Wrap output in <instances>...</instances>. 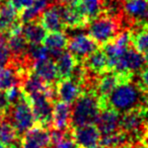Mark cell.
Instances as JSON below:
<instances>
[{
    "label": "cell",
    "mask_w": 148,
    "mask_h": 148,
    "mask_svg": "<svg viewBox=\"0 0 148 148\" xmlns=\"http://www.w3.org/2000/svg\"><path fill=\"white\" fill-rule=\"evenodd\" d=\"M101 110L112 108L125 114L129 111L142 108H148V91L142 87L137 79V75L116 86L110 95L103 101L99 99Z\"/></svg>",
    "instance_id": "cell-1"
},
{
    "label": "cell",
    "mask_w": 148,
    "mask_h": 148,
    "mask_svg": "<svg viewBox=\"0 0 148 148\" xmlns=\"http://www.w3.org/2000/svg\"><path fill=\"white\" fill-rule=\"evenodd\" d=\"M101 111L99 99L95 91H84L72 105L71 128L95 124Z\"/></svg>",
    "instance_id": "cell-2"
},
{
    "label": "cell",
    "mask_w": 148,
    "mask_h": 148,
    "mask_svg": "<svg viewBox=\"0 0 148 148\" xmlns=\"http://www.w3.org/2000/svg\"><path fill=\"white\" fill-rule=\"evenodd\" d=\"M88 35L99 47L114 40L122 31L123 21L105 12H101L88 23Z\"/></svg>",
    "instance_id": "cell-3"
},
{
    "label": "cell",
    "mask_w": 148,
    "mask_h": 148,
    "mask_svg": "<svg viewBox=\"0 0 148 148\" xmlns=\"http://www.w3.org/2000/svg\"><path fill=\"white\" fill-rule=\"evenodd\" d=\"M5 118L12 124L19 136L37 125L34 112L29 103V99L25 95L16 103L11 106L5 115Z\"/></svg>",
    "instance_id": "cell-4"
},
{
    "label": "cell",
    "mask_w": 148,
    "mask_h": 148,
    "mask_svg": "<svg viewBox=\"0 0 148 148\" xmlns=\"http://www.w3.org/2000/svg\"><path fill=\"white\" fill-rule=\"evenodd\" d=\"M148 126V108L136 109L122 114L121 130L131 139L132 143L141 142Z\"/></svg>",
    "instance_id": "cell-5"
},
{
    "label": "cell",
    "mask_w": 148,
    "mask_h": 148,
    "mask_svg": "<svg viewBox=\"0 0 148 148\" xmlns=\"http://www.w3.org/2000/svg\"><path fill=\"white\" fill-rule=\"evenodd\" d=\"M25 97L29 99L38 125L51 128L52 120H53L54 103L57 99L46 92H37L31 95H25Z\"/></svg>",
    "instance_id": "cell-6"
},
{
    "label": "cell",
    "mask_w": 148,
    "mask_h": 148,
    "mask_svg": "<svg viewBox=\"0 0 148 148\" xmlns=\"http://www.w3.org/2000/svg\"><path fill=\"white\" fill-rule=\"evenodd\" d=\"M146 66L145 56L130 46L123 55L114 63L110 70L126 75H137Z\"/></svg>",
    "instance_id": "cell-7"
},
{
    "label": "cell",
    "mask_w": 148,
    "mask_h": 148,
    "mask_svg": "<svg viewBox=\"0 0 148 148\" xmlns=\"http://www.w3.org/2000/svg\"><path fill=\"white\" fill-rule=\"evenodd\" d=\"M60 16L66 31H79L88 27V19L85 17L76 3L57 4Z\"/></svg>",
    "instance_id": "cell-8"
},
{
    "label": "cell",
    "mask_w": 148,
    "mask_h": 148,
    "mask_svg": "<svg viewBox=\"0 0 148 148\" xmlns=\"http://www.w3.org/2000/svg\"><path fill=\"white\" fill-rule=\"evenodd\" d=\"M99 48V46L97 42L88 34H84L82 32L73 34V36L68 38L67 49L78 62H82L89 54Z\"/></svg>",
    "instance_id": "cell-9"
},
{
    "label": "cell",
    "mask_w": 148,
    "mask_h": 148,
    "mask_svg": "<svg viewBox=\"0 0 148 148\" xmlns=\"http://www.w3.org/2000/svg\"><path fill=\"white\" fill-rule=\"evenodd\" d=\"M70 133L78 147L95 148L99 146L101 133L95 124L73 127L70 129Z\"/></svg>",
    "instance_id": "cell-10"
},
{
    "label": "cell",
    "mask_w": 148,
    "mask_h": 148,
    "mask_svg": "<svg viewBox=\"0 0 148 148\" xmlns=\"http://www.w3.org/2000/svg\"><path fill=\"white\" fill-rule=\"evenodd\" d=\"M135 75H126L121 74L114 70H108L107 72L99 75L95 83V93L97 95L101 101L106 99L110 93L116 88L118 84L128 79H131Z\"/></svg>",
    "instance_id": "cell-11"
},
{
    "label": "cell",
    "mask_w": 148,
    "mask_h": 148,
    "mask_svg": "<svg viewBox=\"0 0 148 148\" xmlns=\"http://www.w3.org/2000/svg\"><path fill=\"white\" fill-rule=\"evenodd\" d=\"M50 143V129L38 124L21 136V148H48Z\"/></svg>",
    "instance_id": "cell-12"
},
{
    "label": "cell",
    "mask_w": 148,
    "mask_h": 148,
    "mask_svg": "<svg viewBox=\"0 0 148 148\" xmlns=\"http://www.w3.org/2000/svg\"><path fill=\"white\" fill-rule=\"evenodd\" d=\"M130 46H131V41H130L129 29H123L115 39L101 46L109 59L110 69Z\"/></svg>",
    "instance_id": "cell-13"
},
{
    "label": "cell",
    "mask_w": 148,
    "mask_h": 148,
    "mask_svg": "<svg viewBox=\"0 0 148 148\" xmlns=\"http://www.w3.org/2000/svg\"><path fill=\"white\" fill-rule=\"evenodd\" d=\"M83 92V87L76 79L69 78L62 79L56 83V95L57 99L69 105H73L76 99Z\"/></svg>",
    "instance_id": "cell-14"
},
{
    "label": "cell",
    "mask_w": 148,
    "mask_h": 148,
    "mask_svg": "<svg viewBox=\"0 0 148 148\" xmlns=\"http://www.w3.org/2000/svg\"><path fill=\"white\" fill-rule=\"evenodd\" d=\"M29 70H25L15 62L10 61L5 67L0 68V89L7 90L15 85H19L23 78Z\"/></svg>",
    "instance_id": "cell-15"
},
{
    "label": "cell",
    "mask_w": 148,
    "mask_h": 148,
    "mask_svg": "<svg viewBox=\"0 0 148 148\" xmlns=\"http://www.w3.org/2000/svg\"><path fill=\"white\" fill-rule=\"evenodd\" d=\"M122 114L112 108H106L101 111L95 125L101 131V135L113 134L121 130Z\"/></svg>",
    "instance_id": "cell-16"
},
{
    "label": "cell",
    "mask_w": 148,
    "mask_h": 148,
    "mask_svg": "<svg viewBox=\"0 0 148 148\" xmlns=\"http://www.w3.org/2000/svg\"><path fill=\"white\" fill-rule=\"evenodd\" d=\"M71 113L72 105L59 99L55 101L51 128L63 132L69 131L71 129Z\"/></svg>",
    "instance_id": "cell-17"
},
{
    "label": "cell",
    "mask_w": 148,
    "mask_h": 148,
    "mask_svg": "<svg viewBox=\"0 0 148 148\" xmlns=\"http://www.w3.org/2000/svg\"><path fill=\"white\" fill-rule=\"evenodd\" d=\"M81 64L83 67L90 72L95 76H99L103 73L110 70L109 67V59L107 57V54L103 50V48H99L95 52L89 54Z\"/></svg>",
    "instance_id": "cell-18"
},
{
    "label": "cell",
    "mask_w": 148,
    "mask_h": 148,
    "mask_svg": "<svg viewBox=\"0 0 148 148\" xmlns=\"http://www.w3.org/2000/svg\"><path fill=\"white\" fill-rule=\"evenodd\" d=\"M42 44L49 51L50 57L56 60L67 48L68 36L65 32H49Z\"/></svg>",
    "instance_id": "cell-19"
},
{
    "label": "cell",
    "mask_w": 148,
    "mask_h": 148,
    "mask_svg": "<svg viewBox=\"0 0 148 148\" xmlns=\"http://www.w3.org/2000/svg\"><path fill=\"white\" fill-rule=\"evenodd\" d=\"M41 25L47 32H65V27L60 16L58 5L53 3L43 11L39 17Z\"/></svg>",
    "instance_id": "cell-20"
},
{
    "label": "cell",
    "mask_w": 148,
    "mask_h": 148,
    "mask_svg": "<svg viewBox=\"0 0 148 148\" xmlns=\"http://www.w3.org/2000/svg\"><path fill=\"white\" fill-rule=\"evenodd\" d=\"M21 21L18 11L9 0L0 3V33L7 35L11 27Z\"/></svg>",
    "instance_id": "cell-21"
},
{
    "label": "cell",
    "mask_w": 148,
    "mask_h": 148,
    "mask_svg": "<svg viewBox=\"0 0 148 148\" xmlns=\"http://www.w3.org/2000/svg\"><path fill=\"white\" fill-rule=\"evenodd\" d=\"M33 69L40 77H42L49 84L56 85V83L59 81L55 60L52 58H47V59L36 62L34 64Z\"/></svg>",
    "instance_id": "cell-22"
},
{
    "label": "cell",
    "mask_w": 148,
    "mask_h": 148,
    "mask_svg": "<svg viewBox=\"0 0 148 148\" xmlns=\"http://www.w3.org/2000/svg\"><path fill=\"white\" fill-rule=\"evenodd\" d=\"M131 46L143 55L148 54V23L134 25L129 29Z\"/></svg>",
    "instance_id": "cell-23"
},
{
    "label": "cell",
    "mask_w": 148,
    "mask_h": 148,
    "mask_svg": "<svg viewBox=\"0 0 148 148\" xmlns=\"http://www.w3.org/2000/svg\"><path fill=\"white\" fill-rule=\"evenodd\" d=\"M23 35L29 45H41L47 35V31L38 18L23 23Z\"/></svg>",
    "instance_id": "cell-24"
},
{
    "label": "cell",
    "mask_w": 148,
    "mask_h": 148,
    "mask_svg": "<svg viewBox=\"0 0 148 148\" xmlns=\"http://www.w3.org/2000/svg\"><path fill=\"white\" fill-rule=\"evenodd\" d=\"M57 68L58 78L59 80L71 77L74 69L78 64V61L69 51H64L57 59L55 60Z\"/></svg>",
    "instance_id": "cell-25"
},
{
    "label": "cell",
    "mask_w": 148,
    "mask_h": 148,
    "mask_svg": "<svg viewBox=\"0 0 148 148\" xmlns=\"http://www.w3.org/2000/svg\"><path fill=\"white\" fill-rule=\"evenodd\" d=\"M53 3V0H35L34 3L32 4V6H29L27 9L23 10L19 14L21 21L25 23H27V21L38 19L40 17V15L43 13V11Z\"/></svg>",
    "instance_id": "cell-26"
},
{
    "label": "cell",
    "mask_w": 148,
    "mask_h": 148,
    "mask_svg": "<svg viewBox=\"0 0 148 148\" xmlns=\"http://www.w3.org/2000/svg\"><path fill=\"white\" fill-rule=\"evenodd\" d=\"M0 141L7 147L21 144V136L6 118L0 124Z\"/></svg>",
    "instance_id": "cell-27"
},
{
    "label": "cell",
    "mask_w": 148,
    "mask_h": 148,
    "mask_svg": "<svg viewBox=\"0 0 148 148\" xmlns=\"http://www.w3.org/2000/svg\"><path fill=\"white\" fill-rule=\"evenodd\" d=\"M74 3L78 5L88 21H91L103 11L101 0H77Z\"/></svg>",
    "instance_id": "cell-28"
},
{
    "label": "cell",
    "mask_w": 148,
    "mask_h": 148,
    "mask_svg": "<svg viewBox=\"0 0 148 148\" xmlns=\"http://www.w3.org/2000/svg\"><path fill=\"white\" fill-rule=\"evenodd\" d=\"M48 148H78V146L73 140L69 130L65 132L59 139L52 141Z\"/></svg>",
    "instance_id": "cell-29"
},
{
    "label": "cell",
    "mask_w": 148,
    "mask_h": 148,
    "mask_svg": "<svg viewBox=\"0 0 148 148\" xmlns=\"http://www.w3.org/2000/svg\"><path fill=\"white\" fill-rule=\"evenodd\" d=\"M11 60V54L6 38L0 33V68L5 67Z\"/></svg>",
    "instance_id": "cell-30"
},
{
    "label": "cell",
    "mask_w": 148,
    "mask_h": 148,
    "mask_svg": "<svg viewBox=\"0 0 148 148\" xmlns=\"http://www.w3.org/2000/svg\"><path fill=\"white\" fill-rule=\"evenodd\" d=\"M6 93H7V97H8V99H9V101H10L11 106L16 103L23 95V90H21L19 85H15V86H12V87H10V88H8L6 90Z\"/></svg>",
    "instance_id": "cell-31"
},
{
    "label": "cell",
    "mask_w": 148,
    "mask_h": 148,
    "mask_svg": "<svg viewBox=\"0 0 148 148\" xmlns=\"http://www.w3.org/2000/svg\"><path fill=\"white\" fill-rule=\"evenodd\" d=\"M11 107V103L7 97L6 90H1L0 89V112L4 113L6 115V113L9 111Z\"/></svg>",
    "instance_id": "cell-32"
},
{
    "label": "cell",
    "mask_w": 148,
    "mask_h": 148,
    "mask_svg": "<svg viewBox=\"0 0 148 148\" xmlns=\"http://www.w3.org/2000/svg\"><path fill=\"white\" fill-rule=\"evenodd\" d=\"M9 1L12 3V5L15 7V9L21 14L23 10H25L29 6H32V4L34 3L35 0H9Z\"/></svg>",
    "instance_id": "cell-33"
},
{
    "label": "cell",
    "mask_w": 148,
    "mask_h": 148,
    "mask_svg": "<svg viewBox=\"0 0 148 148\" xmlns=\"http://www.w3.org/2000/svg\"><path fill=\"white\" fill-rule=\"evenodd\" d=\"M137 79L146 91H148V65H146L137 74Z\"/></svg>",
    "instance_id": "cell-34"
},
{
    "label": "cell",
    "mask_w": 148,
    "mask_h": 148,
    "mask_svg": "<svg viewBox=\"0 0 148 148\" xmlns=\"http://www.w3.org/2000/svg\"><path fill=\"white\" fill-rule=\"evenodd\" d=\"M123 148H148L146 145H144L142 142H136V143H130L128 145L124 146Z\"/></svg>",
    "instance_id": "cell-35"
},
{
    "label": "cell",
    "mask_w": 148,
    "mask_h": 148,
    "mask_svg": "<svg viewBox=\"0 0 148 148\" xmlns=\"http://www.w3.org/2000/svg\"><path fill=\"white\" fill-rule=\"evenodd\" d=\"M141 142L144 144V145H146L148 147V126H147V128H146L145 134H144V136H143V138H142Z\"/></svg>",
    "instance_id": "cell-36"
},
{
    "label": "cell",
    "mask_w": 148,
    "mask_h": 148,
    "mask_svg": "<svg viewBox=\"0 0 148 148\" xmlns=\"http://www.w3.org/2000/svg\"><path fill=\"white\" fill-rule=\"evenodd\" d=\"M4 120H5V114L4 113H1V112H0V124L2 123Z\"/></svg>",
    "instance_id": "cell-37"
},
{
    "label": "cell",
    "mask_w": 148,
    "mask_h": 148,
    "mask_svg": "<svg viewBox=\"0 0 148 148\" xmlns=\"http://www.w3.org/2000/svg\"><path fill=\"white\" fill-rule=\"evenodd\" d=\"M0 148H8V147H7V146L5 145V144H3L2 142L0 141Z\"/></svg>",
    "instance_id": "cell-38"
},
{
    "label": "cell",
    "mask_w": 148,
    "mask_h": 148,
    "mask_svg": "<svg viewBox=\"0 0 148 148\" xmlns=\"http://www.w3.org/2000/svg\"><path fill=\"white\" fill-rule=\"evenodd\" d=\"M95 148H105V147H103V146H99H99H97V147H95Z\"/></svg>",
    "instance_id": "cell-39"
},
{
    "label": "cell",
    "mask_w": 148,
    "mask_h": 148,
    "mask_svg": "<svg viewBox=\"0 0 148 148\" xmlns=\"http://www.w3.org/2000/svg\"><path fill=\"white\" fill-rule=\"evenodd\" d=\"M147 7H148V1H147Z\"/></svg>",
    "instance_id": "cell-40"
},
{
    "label": "cell",
    "mask_w": 148,
    "mask_h": 148,
    "mask_svg": "<svg viewBox=\"0 0 148 148\" xmlns=\"http://www.w3.org/2000/svg\"><path fill=\"white\" fill-rule=\"evenodd\" d=\"M123 1H126V0H123Z\"/></svg>",
    "instance_id": "cell-41"
},
{
    "label": "cell",
    "mask_w": 148,
    "mask_h": 148,
    "mask_svg": "<svg viewBox=\"0 0 148 148\" xmlns=\"http://www.w3.org/2000/svg\"><path fill=\"white\" fill-rule=\"evenodd\" d=\"M0 1H1V0H0Z\"/></svg>",
    "instance_id": "cell-42"
}]
</instances>
